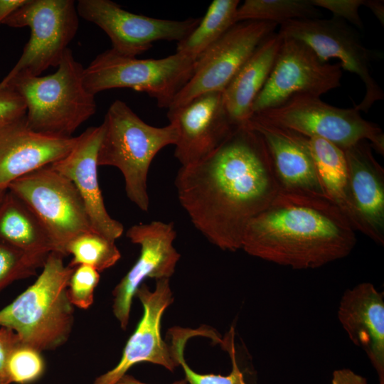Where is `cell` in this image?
<instances>
[{
    "label": "cell",
    "mask_w": 384,
    "mask_h": 384,
    "mask_svg": "<svg viewBox=\"0 0 384 384\" xmlns=\"http://www.w3.org/2000/svg\"><path fill=\"white\" fill-rule=\"evenodd\" d=\"M342 75L339 63L322 62L304 43L282 38L272 71L253 103V114L276 107L297 95L320 97L340 87Z\"/></svg>",
    "instance_id": "11"
},
{
    "label": "cell",
    "mask_w": 384,
    "mask_h": 384,
    "mask_svg": "<svg viewBox=\"0 0 384 384\" xmlns=\"http://www.w3.org/2000/svg\"><path fill=\"white\" fill-rule=\"evenodd\" d=\"M372 147L361 140L343 150L353 206L355 230L384 244V170Z\"/></svg>",
    "instance_id": "20"
},
{
    "label": "cell",
    "mask_w": 384,
    "mask_h": 384,
    "mask_svg": "<svg viewBox=\"0 0 384 384\" xmlns=\"http://www.w3.org/2000/svg\"><path fill=\"white\" fill-rule=\"evenodd\" d=\"M175 186L195 228L218 247L233 252L241 249L250 221L279 194L266 144L247 123L207 156L181 166Z\"/></svg>",
    "instance_id": "1"
},
{
    "label": "cell",
    "mask_w": 384,
    "mask_h": 384,
    "mask_svg": "<svg viewBox=\"0 0 384 384\" xmlns=\"http://www.w3.org/2000/svg\"><path fill=\"white\" fill-rule=\"evenodd\" d=\"M26 114V106L21 95L11 87H0V127Z\"/></svg>",
    "instance_id": "33"
},
{
    "label": "cell",
    "mask_w": 384,
    "mask_h": 384,
    "mask_svg": "<svg viewBox=\"0 0 384 384\" xmlns=\"http://www.w3.org/2000/svg\"><path fill=\"white\" fill-rule=\"evenodd\" d=\"M45 262L0 241V291L16 280L35 275Z\"/></svg>",
    "instance_id": "29"
},
{
    "label": "cell",
    "mask_w": 384,
    "mask_h": 384,
    "mask_svg": "<svg viewBox=\"0 0 384 384\" xmlns=\"http://www.w3.org/2000/svg\"><path fill=\"white\" fill-rule=\"evenodd\" d=\"M331 384H368V382L351 369L342 368L333 372Z\"/></svg>",
    "instance_id": "35"
},
{
    "label": "cell",
    "mask_w": 384,
    "mask_h": 384,
    "mask_svg": "<svg viewBox=\"0 0 384 384\" xmlns=\"http://www.w3.org/2000/svg\"><path fill=\"white\" fill-rule=\"evenodd\" d=\"M73 0H27L1 24L28 27L31 36L23 53L0 87L27 77H38L50 67H58L77 33L79 25Z\"/></svg>",
    "instance_id": "7"
},
{
    "label": "cell",
    "mask_w": 384,
    "mask_h": 384,
    "mask_svg": "<svg viewBox=\"0 0 384 384\" xmlns=\"http://www.w3.org/2000/svg\"><path fill=\"white\" fill-rule=\"evenodd\" d=\"M308 142L328 199L338 208L355 230L356 218L343 150L319 137H308Z\"/></svg>",
    "instance_id": "24"
},
{
    "label": "cell",
    "mask_w": 384,
    "mask_h": 384,
    "mask_svg": "<svg viewBox=\"0 0 384 384\" xmlns=\"http://www.w3.org/2000/svg\"><path fill=\"white\" fill-rule=\"evenodd\" d=\"M0 241L46 260L54 244L37 216L7 189L0 202Z\"/></svg>",
    "instance_id": "23"
},
{
    "label": "cell",
    "mask_w": 384,
    "mask_h": 384,
    "mask_svg": "<svg viewBox=\"0 0 384 384\" xmlns=\"http://www.w3.org/2000/svg\"><path fill=\"white\" fill-rule=\"evenodd\" d=\"M41 353L22 343L14 349L7 363L11 383L28 384L43 375L45 363Z\"/></svg>",
    "instance_id": "30"
},
{
    "label": "cell",
    "mask_w": 384,
    "mask_h": 384,
    "mask_svg": "<svg viewBox=\"0 0 384 384\" xmlns=\"http://www.w3.org/2000/svg\"><path fill=\"white\" fill-rule=\"evenodd\" d=\"M26 1L27 0H0V24Z\"/></svg>",
    "instance_id": "36"
},
{
    "label": "cell",
    "mask_w": 384,
    "mask_h": 384,
    "mask_svg": "<svg viewBox=\"0 0 384 384\" xmlns=\"http://www.w3.org/2000/svg\"><path fill=\"white\" fill-rule=\"evenodd\" d=\"M252 118L306 137L324 139L343 150L366 140L375 151L384 153V134L377 124L365 119L354 107H336L319 97L297 95L276 107L254 114Z\"/></svg>",
    "instance_id": "8"
},
{
    "label": "cell",
    "mask_w": 384,
    "mask_h": 384,
    "mask_svg": "<svg viewBox=\"0 0 384 384\" xmlns=\"http://www.w3.org/2000/svg\"><path fill=\"white\" fill-rule=\"evenodd\" d=\"M20 343V338L13 330L0 327V384L11 383L7 363L11 352Z\"/></svg>",
    "instance_id": "34"
},
{
    "label": "cell",
    "mask_w": 384,
    "mask_h": 384,
    "mask_svg": "<svg viewBox=\"0 0 384 384\" xmlns=\"http://www.w3.org/2000/svg\"><path fill=\"white\" fill-rule=\"evenodd\" d=\"M320 9L311 0H245L240 4L237 21H260L281 25L296 19L318 18Z\"/></svg>",
    "instance_id": "27"
},
{
    "label": "cell",
    "mask_w": 384,
    "mask_h": 384,
    "mask_svg": "<svg viewBox=\"0 0 384 384\" xmlns=\"http://www.w3.org/2000/svg\"><path fill=\"white\" fill-rule=\"evenodd\" d=\"M102 124L98 166L117 168L123 175L128 198L140 210L148 211L149 169L163 148L176 143V127L171 123L161 127L149 125L120 100L110 105Z\"/></svg>",
    "instance_id": "4"
},
{
    "label": "cell",
    "mask_w": 384,
    "mask_h": 384,
    "mask_svg": "<svg viewBox=\"0 0 384 384\" xmlns=\"http://www.w3.org/2000/svg\"><path fill=\"white\" fill-rule=\"evenodd\" d=\"M238 0H213L196 28L177 43L176 53L197 59L237 21Z\"/></svg>",
    "instance_id": "26"
},
{
    "label": "cell",
    "mask_w": 384,
    "mask_h": 384,
    "mask_svg": "<svg viewBox=\"0 0 384 384\" xmlns=\"http://www.w3.org/2000/svg\"><path fill=\"white\" fill-rule=\"evenodd\" d=\"M215 335V331L204 328L191 329L176 326L169 330L171 340L169 346L173 358L177 364L182 367L187 384H247L236 359L233 326H231L220 343L231 360L232 368L228 375L201 374L194 371L188 365L183 356V350L187 341L196 336H203L213 339Z\"/></svg>",
    "instance_id": "25"
},
{
    "label": "cell",
    "mask_w": 384,
    "mask_h": 384,
    "mask_svg": "<svg viewBox=\"0 0 384 384\" xmlns=\"http://www.w3.org/2000/svg\"><path fill=\"white\" fill-rule=\"evenodd\" d=\"M66 255H72L68 264L72 267L80 265L93 267L99 272L114 265L121 257L115 241L93 230L79 235L66 246Z\"/></svg>",
    "instance_id": "28"
},
{
    "label": "cell",
    "mask_w": 384,
    "mask_h": 384,
    "mask_svg": "<svg viewBox=\"0 0 384 384\" xmlns=\"http://www.w3.org/2000/svg\"><path fill=\"white\" fill-rule=\"evenodd\" d=\"M100 278L99 272L90 266L80 265L75 267L68 285L71 304L82 309L90 307Z\"/></svg>",
    "instance_id": "31"
},
{
    "label": "cell",
    "mask_w": 384,
    "mask_h": 384,
    "mask_svg": "<svg viewBox=\"0 0 384 384\" xmlns=\"http://www.w3.org/2000/svg\"><path fill=\"white\" fill-rule=\"evenodd\" d=\"M75 142L76 137H56L31 130L26 116L0 127V189H7L15 180L60 160Z\"/></svg>",
    "instance_id": "19"
},
{
    "label": "cell",
    "mask_w": 384,
    "mask_h": 384,
    "mask_svg": "<svg viewBox=\"0 0 384 384\" xmlns=\"http://www.w3.org/2000/svg\"><path fill=\"white\" fill-rule=\"evenodd\" d=\"M281 43L278 33L268 36L223 90L225 108L235 125L246 124L253 115V103L269 78Z\"/></svg>",
    "instance_id": "22"
},
{
    "label": "cell",
    "mask_w": 384,
    "mask_h": 384,
    "mask_svg": "<svg viewBox=\"0 0 384 384\" xmlns=\"http://www.w3.org/2000/svg\"><path fill=\"white\" fill-rule=\"evenodd\" d=\"M7 189L33 212L48 233L55 251L64 256L73 239L92 230L77 188L50 165L15 180Z\"/></svg>",
    "instance_id": "9"
},
{
    "label": "cell",
    "mask_w": 384,
    "mask_h": 384,
    "mask_svg": "<svg viewBox=\"0 0 384 384\" xmlns=\"http://www.w3.org/2000/svg\"><path fill=\"white\" fill-rule=\"evenodd\" d=\"M76 9L79 16L104 31L112 50L128 57L146 51L158 41L179 42L196 28L201 18H152L127 11L110 0H79Z\"/></svg>",
    "instance_id": "13"
},
{
    "label": "cell",
    "mask_w": 384,
    "mask_h": 384,
    "mask_svg": "<svg viewBox=\"0 0 384 384\" xmlns=\"http://www.w3.org/2000/svg\"><path fill=\"white\" fill-rule=\"evenodd\" d=\"M247 124L260 134L266 144L278 195L329 201L321 183L308 137L252 117Z\"/></svg>",
    "instance_id": "17"
},
{
    "label": "cell",
    "mask_w": 384,
    "mask_h": 384,
    "mask_svg": "<svg viewBox=\"0 0 384 384\" xmlns=\"http://www.w3.org/2000/svg\"><path fill=\"white\" fill-rule=\"evenodd\" d=\"M316 7L325 9L333 14V17L348 21L358 28L363 29V23L359 15V8L364 0H311Z\"/></svg>",
    "instance_id": "32"
},
{
    "label": "cell",
    "mask_w": 384,
    "mask_h": 384,
    "mask_svg": "<svg viewBox=\"0 0 384 384\" xmlns=\"http://www.w3.org/2000/svg\"><path fill=\"white\" fill-rule=\"evenodd\" d=\"M7 189H0V202L2 200L4 196L5 195Z\"/></svg>",
    "instance_id": "39"
},
{
    "label": "cell",
    "mask_w": 384,
    "mask_h": 384,
    "mask_svg": "<svg viewBox=\"0 0 384 384\" xmlns=\"http://www.w3.org/2000/svg\"><path fill=\"white\" fill-rule=\"evenodd\" d=\"M363 6L368 7L380 23L384 25V1L381 0H364Z\"/></svg>",
    "instance_id": "37"
},
{
    "label": "cell",
    "mask_w": 384,
    "mask_h": 384,
    "mask_svg": "<svg viewBox=\"0 0 384 384\" xmlns=\"http://www.w3.org/2000/svg\"><path fill=\"white\" fill-rule=\"evenodd\" d=\"M64 257L51 252L34 283L0 310V327L13 330L23 344L40 352L64 344L73 329L68 285L75 267L65 265Z\"/></svg>",
    "instance_id": "3"
},
{
    "label": "cell",
    "mask_w": 384,
    "mask_h": 384,
    "mask_svg": "<svg viewBox=\"0 0 384 384\" xmlns=\"http://www.w3.org/2000/svg\"><path fill=\"white\" fill-rule=\"evenodd\" d=\"M83 71L68 48L53 74L16 79L7 86L23 97L26 122L31 130L73 137V132L96 112L95 95L83 84Z\"/></svg>",
    "instance_id": "5"
},
{
    "label": "cell",
    "mask_w": 384,
    "mask_h": 384,
    "mask_svg": "<svg viewBox=\"0 0 384 384\" xmlns=\"http://www.w3.org/2000/svg\"><path fill=\"white\" fill-rule=\"evenodd\" d=\"M338 319L351 341L366 353L384 383V295L370 282L343 294Z\"/></svg>",
    "instance_id": "21"
},
{
    "label": "cell",
    "mask_w": 384,
    "mask_h": 384,
    "mask_svg": "<svg viewBox=\"0 0 384 384\" xmlns=\"http://www.w3.org/2000/svg\"><path fill=\"white\" fill-rule=\"evenodd\" d=\"M126 235L132 243L140 246V255L112 291L113 314L123 330L129 324L137 289L147 278L170 279L181 257L173 245L176 237L173 223L154 220L134 225Z\"/></svg>",
    "instance_id": "14"
},
{
    "label": "cell",
    "mask_w": 384,
    "mask_h": 384,
    "mask_svg": "<svg viewBox=\"0 0 384 384\" xmlns=\"http://www.w3.org/2000/svg\"><path fill=\"white\" fill-rule=\"evenodd\" d=\"M135 296L142 303V317L128 339L118 363L97 377L92 384H115L133 366L142 362L159 365L171 372L178 366L169 344L161 334L162 316L174 302L169 279H156L152 291L144 282Z\"/></svg>",
    "instance_id": "15"
},
{
    "label": "cell",
    "mask_w": 384,
    "mask_h": 384,
    "mask_svg": "<svg viewBox=\"0 0 384 384\" xmlns=\"http://www.w3.org/2000/svg\"><path fill=\"white\" fill-rule=\"evenodd\" d=\"M102 124L90 127L76 137L72 150L50 166L70 180L82 198L93 231L115 241L123 225L112 218L105 208L97 177V153Z\"/></svg>",
    "instance_id": "18"
},
{
    "label": "cell",
    "mask_w": 384,
    "mask_h": 384,
    "mask_svg": "<svg viewBox=\"0 0 384 384\" xmlns=\"http://www.w3.org/2000/svg\"><path fill=\"white\" fill-rule=\"evenodd\" d=\"M196 60L178 53L160 59H139L110 48L84 68L83 84L93 95L114 88L143 92L155 99L158 107L168 109L192 75Z\"/></svg>",
    "instance_id": "6"
},
{
    "label": "cell",
    "mask_w": 384,
    "mask_h": 384,
    "mask_svg": "<svg viewBox=\"0 0 384 384\" xmlns=\"http://www.w3.org/2000/svg\"><path fill=\"white\" fill-rule=\"evenodd\" d=\"M277 26L260 21L236 23L196 59L192 75L169 108L185 105L206 92H223L257 48L274 33Z\"/></svg>",
    "instance_id": "12"
},
{
    "label": "cell",
    "mask_w": 384,
    "mask_h": 384,
    "mask_svg": "<svg viewBox=\"0 0 384 384\" xmlns=\"http://www.w3.org/2000/svg\"><path fill=\"white\" fill-rule=\"evenodd\" d=\"M167 117L177 129L174 156L181 166L209 155L238 127L227 112L223 92H206L169 108Z\"/></svg>",
    "instance_id": "16"
},
{
    "label": "cell",
    "mask_w": 384,
    "mask_h": 384,
    "mask_svg": "<svg viewBox=\"0 0 384 384\" xmlns=\"http://www.w3.org/2000/svg\"><path fill=\"white\" fill-rule=\"evenodd\" d=\"M379 384H384V383H380V382Z\"/></svg>",
    "instance_id": "40"
},
{
    "label": "cell",
    "mask_w": 384,
    "mask_h": 384,
    "mask_svg": "<svg viewBox=\"0 0 384 384\" xmlns=\"http://www.w3.org/2000/svg\"><path fill=\"white\" fill-rule=\"evenodd\" d=\"M355 230L331 201L278 195L247 224L241 249L297 270L314 269L348 256Z\"/></svg>",
    "instance_id": "2"
},
{
    "label": "cell",
    "mask_w": 384,
    "mask_h": 384,
    "mask_svg": "<svg viewBox=\"0 0 384 384\" xmlns=\"http://www.w3.org/2000/svg\"><path fill=\"white\" fill-rule=\"evenodd\" d=\"M278 34L304 43L322 62L339 60L343 70L358 76L365 87L363 98L353 106L359 112H367L383 100V91L371 73V63L382 54L366 48L346 21L334 17L292 20L280 25Z\"/></svg>",
    "instance_id": "10"
},
{
    "label": "cell",
    "mask_w": 384,
    "mask_h": 384,
    "mask_svg": "<svg viewBox=\"0 0 384 384\" xmlns=\"http://www.w3.org/2000/svg\"><path fill=\"white\" fill-rule=\"evenodd\" d=\"M115 384H149L137 380L134 376L126 373ZM170 384H187L185 379L174 381Z\"/></svg>",
    "instance_id": "38"
}]
</instances>
